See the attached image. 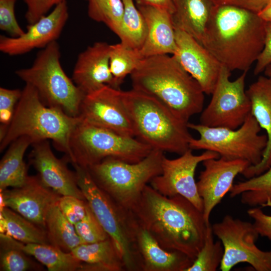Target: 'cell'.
I'll return each mask as SVG.
<instances>
[{"label": "cell", "mask_w": 271, "mask_h": 271, "mask_svg": "<svg viewBox=\"0 0 271 271\" xmlns=\"http://www.w3.org/2000/svg\"><path fill=\"white\" fill-rule=\"evenodd\" d=\"M131 211L139 225L164 248L195 259L208 224L203 212L188 199L179 195L164 196L148 185Z\"/></svg>", "instance_id": "cell-1"}, {"label": "cell", "mask_w": 271, "mask_h": 271, "mask_svg": "<svg viewBox=\"0 0 271 271\" xmlns=\"http://www.w3.org/2000/svg\"><path fill=\"white\" fill-rule=\"evenodd\" d=\"M265 21L244 8L216 6L202 45L231 72L248 71L264 44Z\"/></svg>", "instance_id": "cell-2"}, {"label": "cell", "mask_w": 271, "mask_h": 271, "mask_svg": "<svg viewBox=\"0 0 271 271\" xmlns=\"http://www.w3.org/2000/svg\"><path fill=\"white\" fill-rule=\"evenodd\" d=\"M130 75L132 89L156 98L186 122L203 109L201 86L172 55L144 58Z\"/></svg>", "instance_id": "cell-3"}, {"label": "cell", "mask_w": 271, "mask_h": 271, "mask_svg": "<svg viewBox=\"0 0 271 271\" xmlns=\"http://www.w3.org/2000/svg\"><path fill=\"white\" fill-rule=\"evenodd\" d=\"M80 121L79 116H71L59 109L47 106L36 89L26 84L5 135L0 140V151L23 136L30 138L34 143L51 140L71 163V139Z\"/></svg>", "instance_id": "cell-4"}, {"label": "cell", "mask_w": 271, "mask_h": 271, "mask_svg": "<svg viewBox=\"0 0 271 271\" xmlns=\"http://www.w3.org/2000/svg\"><path fill=\"white\" fill-rule=\"evenodd\" d=\"M122 99L137 139L153 150L181 155L193 138L186 122L153 96L133 89L122 91Z\"/></svg>", "instance_id": "cell-5"}, {"label": "cell", "mask_w": 271, "mask_h": 271, "mask_svg": "<svg viewBox=\"0 0 271 271\" xmlns=\"http://www.w3.org/2000/svg\"><path fill=\"white\" fill-rule=\"evenodd\" d=\"M72 165L79 188L95 217L116 247L125 269L142 270L137 245L138 223L133 213L117 204L99 188L87 168L77 164Z\"/></svg>", "instance_id": "cell-6"}, {"label": "cell", "mask_w": 271, "mask_h": 271, "mask_svg": "<svg viewBox=\"0 0 271 271\" xmlns=\"http://www.w3.org/2000/svg\"><path fill=\"white\" fill-rule=\"evenodd\" d=\"M164 152L153 150L137 163L107 158L87 168L97 185L123 208L131 211L143 190L162 173Z\"/></svg>", "instance_id": "cell-7"}, {"label": "cell", "mask_w": 271, "mask_h": 271, "mask_svg": "<svg viewBox=\"0 0 271 271\" xmlns=\"http://www.w3.org/2000/svg\"><path fill=\"white\" fill-rule=\"evenodd\" d=\"M15 73L36 89L47 106L59 109L71 116H79L85 94L65 73L56 41L38 53L31 67L17 70Z\"/></svg>", "instance_id": "cell-8"}, {"label": "cell", "mask_w": 271, "mask_h": 271, "mask_svg": "<svg viewBox=\"0 0 271 271\" xmlns=\"http://www.w3.org/2000/svg\"><path fill=\"white\" fill-rule=\"evenodd\" d=\"M70 147L72 164L85 168L107 158L137 163L153 150L135 137L123 136L81 119L72 134Z\"/></svg>", "instance_id": "cell-9"}, {"label": "cell", "mask_w": 271, "mask_h": 271, "mask_svg": "<svg viewBox=\"0 0 271 271\" xmlns=\"http://www.w3.org/2000/svg\"><path fill=\"white\" fill-rule=\"evenodd\" d=\"M187 126L199 134V138L191 140L190 149L210 151L227 160H245L250 166L261 162L267 146V136L260 134L261 128L251 113L244 123L234 129L189 122Z\"/></svg>", "instance_id": "cell-10"}, {"label": "cell", "mask_w": 271, "mask_h": 271, "mask_svg": "<svg viewBox=\"0 0 271 271\" xmlns=\"http://www.w3.org/2000/svg\"><path fill=\"white\" fill-rule=\"evenodd\" d=\"M211 227L223 246L221 270L229 271L246 262L256 271H271V250L263 251L256 246L259 234L253 223L226 215Z\"/></svg>", "instance_id": "cell-11"}, {"label": "cell", "mask_w": 271, "mask_h": 271, "mask_svg": "<svg viewBox=\"0 0 271 271\" xmlns=\"http://www.w3.org/2000/svg\"><path fill=\"white\" fill-rule=\"evenodd\" d=\"M247 71L233 81L231 71L222 65L208 105L203 109L200 124L208 127L236 129L251 112V103L245 90Z\"/></svg>", "instance_id": "cell-12"}, {"label": "cell", "mask_w": 271, "mask_h": 271, "mask_svg": "<svg viewBox=\"0 0 271 271\" xmlns=\"http://www.w3.org/2000/svg\"><path fill=\"white\" fill-rule=\"evenodd\" d=\"M189 149L177 158L170 159L165 156L162 163V173L150 182L151 186L167 197L181 195L190 201L203 212V202L197 190L195 173L197 166L211 158H218L214 152L205 151L195 155Z\"/></svg>", "instance_id": "cell-13"}, {"label": "cell", "mask_w": 271, "mask_h": 271, "mask_svg": "<svg viewBox=\"0 0 271 271\" xmlns=\"http://www.w3.org/2000/svg\"><path fill=\"white\" fill-rule=\"evenodd\" d=\"M122 93L120 89L106 85L86 94L81 104L79 116L88 123L123 136L135 137Z\"/></svg>", "instance_id": "cell-14"}, {"label": "cell", "mask_w": 271, "mask_h": 271, "mask_svg": "<svg viewBox=\"0 0 271 271\" xmlns=\"http://www.w3.org/2000/svg\"><path fill=\"white\" fill-rule=\"evenodd\" d=\"M204 169L201 171L197 187L203 202V215L206 224L210 223L211 212L230 191L236 176L249 166L245 160L211 158L202 162Z\"/></svg>", "instance_id": "cell-15"}, {"label": "cell", "mask_w": 271, "mask_h": 271, "mask_svg": "<svg viewBox=\"0 0 271 271\" xmlns=\"http://www.w3.org/2000/svg\"><path fill=\"white\" fill-rule=\"evenodd\" d=\"M66 1L56 6L49 14L29 24L27 31L18 37L0 36V51L10 56L27 53L36 48H44L58 39L68 19Z\"/></svg>", "instance_id": "cell-16"}, {"label": "cell", "mask_w": 271, "mask_h": 271, "mask_svg": "<svg viewBox=\"0 0 271 271\" xmlns=\"http://www.w3.org/2000/svg\"><path fill=\"white\" fill-rule=\"evenodd\" d=\"M0 194L6 207L45 230L47 213L61 196L45 186L38 176H29L21 187L0 191Z\"/></svg>", "instance_id": "cell-17"}, {"label": "cell", "mask_w": 271, "mask_h": 271, "mask_svg": "<svg viewBox=\"0 0 271 271\" xmlns=\"http://www.w3.org/2000/svg\"><path fill=\"white\" fill-rule=\"evenodd\" d=\"M177 49L173 55L199 83L205 94H212L222 65L203 45L186 32L175 29Z\"/></svg>", "instance_id": "cell-18"}, {"label": "cell", "mask_w": 271, "mask_h": 271, "mask_svg": "<svg viewBox=\"0 0 271 271\" xmlns=\"http://www.w3.org/2000/svg\"><path fill=\"white\" fill-rule=\"evenodd\" d=\"M32 145L29 161L41 182L61 196H72L86 200L78 185L75 172L70 170L64 161L55 156L48 140Z\"/></svg>", "instance_id": "cell-19"}, {"label": "cell", "mask_w": 271, "mask_h": 271, "mask_svg": "<svg viewBox=\"0 0 271 271\" xmlns=\"http://www.w3.org/2000/svg\"><path fill=\"white\" fill-rule=\"evenodd\" d=\"M110 45L97 42L80 53L72 74L76 85L86 95L108 85L118 88L109 68Z\"/></svg>", "instance_id": "cell-20"}, {"label": "cell", "mask_w": 271, "mask_h": 271, "mask_svg": "<svg viewBox=\"0 0 271 271\" xmlns=\"http://www.w3.org/2000/svg\"><path fill=\"white\" fill-rule=\"evenodd\" d=\"M147 26L146 41L140 49L143 58L164 54L173 55L177 49L172 14L150 5L136 3Z\"/></svg>", "instance_id": "cell-21"}, {"label": "cell", "mask_w": 271, "mask_h": 271, "mask_svg": "<svg viewBox=\"0 0 271 271\" xmlns=\"http://www.w3.org/2000/svg\"><path fill=\"white\" fill-rule=\"evenodd\" d=\"M251 114L266 133L267 143L261 162L249 166L241 174L246 179L258 176L271 167V77L259 76L246 90Z\"/></svg>", "instance_id": "cell-22"}, {"label": "cell", "mask_w": 271, "mask_h": 271, "mask_svg": "<svg viewBox=\"0 0 271 271\" xmlns=\"http://www.w3.org/2000/svg\"><path fill=\"white\" fill-rule=\"evenodd\" d=\"M137 245L143 271H186L194 261L183 252L164 248L139 224Z\"/></svg>", "instance_id": "cell-23"}, {"label": "cell", "mask_w": 271, "mask_h": 271, "mask_svg": "<svg viewBox=\"0 0 271 271\" xmlns=\"http://www.w3.org/2000/svg\"><path fill=\"white\" fill-rule=\"evenodd\" d=\"M173 2L172 16L175 29L186 32L202 45L216 6L212 0H173Z\"/></svg>", "instance_id": "cell-24"}, {"label": "cell", "mask_w": 271, "mask_h": 271, "mask_svg": "<svg viewBox=\"0 0 271 271\" xmlns=\"http://www.w3.org/2000/svg\"><path fill=\"white\" fill-rule=\"evenodd\" d=\"M71 252L82 262V271L125 270L121 257L110 237L99 242L81 244Z\"/></svg>", "instance_id": "cell-25"}, {"label": "cell", "mask_w": 271, "mask_h": 271, "mask_svg": "<svg viewBox=\"0 0 271 271\" xmlns=\"http://www.w3.org/2000/svg\"><path fill=\"white\" fill-rule=\"evenodd\" d=\"M33 143L30 138L23 136L9 145L0 162V191L20 187L25 183L29 176L24 156Z\"/></svg>", "instance_id": "cell-26"}, {"label": "cell", "mask_w": 271, "mask_h": 271, "mask_svg": "<svg viewBox=\"0 0 271 271\" xmlns=\"http://www.w3.org/2000/svg\"><path fill=\"white\" fill-rule=\"evenodd\" d=\"M9 237L14 246L34 257L49 271L82 270V262L71 252L64 251L50 244L24 243Z\"/></svg>", "instance_id": "cell-27"}, {"label": "cell", "mask_w": 271, "mask_h": 271, "mask_svg": "<svg viewBox=\"0 0 271 271\" xmlns=\"http://www.w3.org/2000/svg\"><path fill=\"white\" fill-rule=\"evenodd\" d=\"M0 231L24 243L50 244L46 230L8 207L0 210Z\"/></svg>", "instance_id": "cell-28"}, {"label": "cell", "mask_w": 271, "mask_h": 271, "mask_svg": "<svg viewBox=\"0 0 271 271\" xmlns=\"http://www.w3.org/2000/svg\"><path fill=\"white\" fill-rule=\"evenodd\" d=\"M45 230L50 244L66 252H71L84 243L71 223L60 210L58 202L49 209L45 218Z\"/></svg>", "instance_id": "cell-29"}, {"label": "cell", "mask_w": 271, "mask_h": 271, "mask_svg": "<svg viewBox=\"0 0 271 271\" xmlns=\"http://www.w3.org/2000/svg\"><path fill=\"white\" fill-rule=\"evenodd\" d=\"M230 196L241 195V202L254 207H271V167L262 174L233 184Z\"/></svg>", "instance_id": "cell-30"}, {"label": "cell", "mask_w": 271, "mask_h": 271, "mask_svg": "<svg viewBox=\"0 0 271 271\" xmlns=\"http://www.w3.org/2000/svg\"><path fill=\"white\" fill-rule=\"evenodd\" d=\"M124 13L118 37L120 43L126 47L140 49L147 36L145 19L135 5L134 0H122Z\"/></svg>", "instance_id": "cell-31"}, {"label": "cell", "mask_w": 271, "mask_h": 271, "mask_svg": "<svg viewBox=\"0 0 271 271\" xmlns=\"http://www.w3.org/2000/svg\"><path fill=\"white\" fill-rule=\"evenodd\" d=\"M143 59L139 49H131L121 43L110 45L109 68L117 87L130 75Z\"/></svg>", "instance_id": "cell-32"}, {"label": "cell", "mask_w": 271, "mask_h": 271, "mask_svg": "<svg viewBox=\"0 0 271 271\" xmlns=\"http://www.w3.org/2000/svg\"><path fill=\"white\" fill-rule=\"evenodd\" d=\"M124 13L122 0H89L88 15L94 21L105 24L118 36Z\"/></svg>", "instance_id": "cell-33"}, {"label": "cell", "mask_w": 271, "mask_h": 271, "mask_svg": "<svg viewBox=\"0 0 271 271\" xmlns=\"http://www.w3.org/2000/svg\"><path fill=\"white\" fill-rule=\"evenodd\" d=\"M210 223L207 225L203 245L186 271H215L220 266L224 249L220 241L214 242Z\"/></svg>", "instance_id": "cell-34"}, {"label": "cell", "mask_w": 271, "mask_h": 271, "mask_svg": "<svg viewBox=\"0 0 271 271\" xmlns=\"http://www.w3.org/2000/svg\"><path fill=\"white\" fill-rule=\"evenodd\" d=\"M0 240L1 271H26L39 269L38 264L28 257L27 254L11 243L9 235L0 233Z\"/></svg>", "instance_id": "cell-35"}, {"label": "cell", "mask_w": 271, "mask_h": 271, "mask_svg": "<svg viewBox=\"0 0 271 271\" xmlns=\"http://www.w3.org/2000/svg\"><path fill=\"white\" fill-rule=\"evenodd\" d=\"M74 226L77 233L84 243L99 242L109 237L95 217L88 204L85 215Z\"/></svg>", "instance_id": "cell-36"}, {"label": "cell", "mask_w": 271, "mask_h": 271, "mask_svg": "<svg viewBox=\"0 0 271 271\" xmlns=\"http://www.w3.org/2000/svg\"><path fill=\"white\" fill-rule=\"evenodd\" d=\"M58 205L64 215L73 225L84 217L88 207L86 200L72 196H61Z\"/></svg>", "instance_id": "cell-37"}, {"label": "cell", "mask_w": 271, "mask_h": 271, "mask_svg": "<svg viewBox=\"0 0 271 271\" xmlns=\"http://www.w3.org/2000/svg\"><path fill=\"white\" fill-rule=\"evenodd\" d=\"M16 0H0V29L11 37H18L25 31L17 21L15 6Z\"/></svg>", "instance_id": "cell-38"}, {"label": "cell", "mask_w": 271, "mask_h": 271, "mask_svg": "<svg viewBox=\"0 0 271 271\" xmlns=\"http://www.w3.org/2000/svg\"><path fill=\"white\" fill-rule=\"evenodd\" d=\"M22 90L0 88V121L8 125L13 118L15 107L20 100Z\"/></svg>", "instance_id": "cell-39"}, {"label": "cell", "mask_w": 271, "mask_h": 271, "mask_svg": "<svg viewBox=\"0 0 271 271\" xmlns=\"http://www.w3.org/2000/svg\"><path fill=\"white\" fill-rule=\"evenodd\" d=\"M27 7L25 18L29 24H32L46 15L53 6L66 0H24Z\"/></svg>", "instance_id": "cell-40"}, {"label": "cell", "mask_w": 271, "mask_h": 271, "mask_svg": "<svg viewBox=\"0 0 271 271\" xmlns=\"http://www.w3.org/2000/svg\"><path fill=\"white\" fill-rule=\"evenodd\" d=\"M247 213L253 220V224L259 235L267 238L271 243V215L265 214L259 207L248 209Z\"/></svg>", "instance_id": "cell-41"}, {"label": "cell", "mask_w": 271, "mask_h": 271, "mask_svg": "<svg viewBox=\"0 0 271 271\" xmlns=\"http://www.w3.org/2000/svg\"><path fill=\"white\" fill-rule=\"evenodd\" d=\"M265 38L264 47L256 61L254 69V75L263 72L271 64V22H265Z\"/></svg>", "instance_id": "cell-42"}, {"label": "cell", "mask_w": 271, "mask_h": 271, "mask_svg": "<svg viewBox=\"0 0 271 271\" xmlns=\"http://www.w3.org/2000/svg\"><path fill=\"white\" fill-rule=\"evenodd\" d=\"M216 6H231L247 9L258 13L268 0H212Z\"/></svg>", "instance_id": "cell-43"}, {"label": "cell", "mask_w": 271, "mask_h": 271, "mask_svg": "<svg viewBox=\"0 0 271 271\" xmlns=\"http://www.w3.org/2000/svg\"><path fill=\"white\" fill-rule=\"evenodd\" d=\"M136 3L150 5L155 7L166 10L172 15L174 12L173 0H135Z\"/></svg>", "instance_id": "cell-44"}, {"label": "cell", "mask_w": 271, "mask_h": 271, "mask_svg": "<svg viewBox=\"0 0 271 271\" xmlns=\"http://www.w3.org/2000/svg\"><path fill=\"white\" fill-rule=\"evenodd\" d=\"M257 14L265 22H271V0H268L266 5Z\"/></svg>", "instance_id": "cell-45"}, {"label": "cell", "mask_w": 271, "mask_h": 271, "mask_svg": "<svg viewBox=\"0 0 271 271\" xmlns=\"http://www.w3.org/2000/svg\"><path fill=\"white\" fill-rule=\"evenodd\" d=\"M263 72L265 76L271 77V64L265 68Z\"/></svg>", "instance_id": "cell-46"}, {"label": "cell", "mask_w": 271, "mask_h": 271, "mask_svg": "<svg viewBox=\"0 0 271 271\" xmlns=\"http://www.w3.org/2000/svg\"><path fill=\"white\" fill-rule=\"evenodd\" d=\"M87 1H89V0H87Z\"/></svg>", "instance_id": "cell-47"}]
</instances>
